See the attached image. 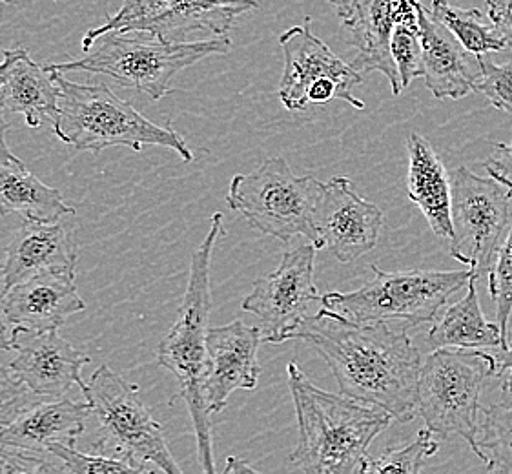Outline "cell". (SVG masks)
Returning <instances> with one entry per match:
<instances>
[{
	"instance_id": "1",
	"label": "cell",
	"mask_w": 512,
	"mask_h": 474,
	"mask_svg": "<svg viewBox=\"0 0 512 474\" xmlns=\"http://www.w3.org/2000/svg\"><path fill=\"white\" fill-rule=\"evenodd\" d=\"M292 340H301L327 361L339 391L379 407L400 423L418 416L421 356L407 330L387 321L356 323L321 309L303 321Z\"/></svg>"
},
{
	"instance_id": "2",
	"label": "cell",
	"mask_w": 512,
	"mask_h": 474,
	"mask_svg": "<svg viewBox=\"0 0 512 474\" xmlns=\"http://www.w3.org/2000/svg\"><path fill=\"white\" fill-rule=\"evenodd\" d=\"M299 442L290 464L310 474H365L369 447L394 420L387 411L323 391L297 363H288Z\"/></svg>"
},
{
	"instance_id": "3",
	"label": "cell",
	"mask_w": 512,
	"mask_h": 474,
	"mask_svg": "<svg viewBox=\"0 0 512 474\" xmlns=\"http://www.w3.org/2000/svg\"><path fill=\"white\" fill-rule=\"evenodd\" d=\"M223 234V214L216 212L210 221L208 234L192 256L190 279L179 307L177 321L157 349L159 365L172 372L179 383V394L183 396L194 423L197 458L203 471L208 474L216 473L210 420L212 414L206 407L205 398V380L208 372L206 334L210 329L212 312L210 263L214 247Z\"/></svg>"
},
{
	"instance_id": "4",
	"label": "cell",
	"mask_w": 512,
	"mask_h": 474,
	"mask_svg": "<svg viewBox=\"0 0 512 474\" xmlns=\"http://www.w3.org/2000/svg\"><path fill=\"white\" fill-rule=\"evenodd\" d=\"M55 79L61 95L53 132L75 152L99 154L112 146L141 152L144 145H154L172 150L183 161H194V152L170 124L152 123L110 86L72 83L61 72H55Z\"/></svg>"
},
{
	"instance_id": "5",
	"label": "cell",
	"mask_w": 512,
	"mask_h": 474,
	"mask_svg": "<svg viewBox=\"0 0 512 474\" xmlns=\"http://www.w3.org/2000/svg\"><path fill=\"white\" fill-rule=\"evenodd\" d=\"M232 52L228 37L168 42L146 31H108L81 59L48 64L55 72L99 73L124 88L159 101L172 92L175 75L212 55Z\"/></svg>"
},
{
	"instance_id": "6",
	"label": "cell",
	"mask_w": 512,
	"mask_h": 474,
	"mask_svg": "<svg viewBox=\"0 0 512 474\" xmlns=\"http://www.w3.org/2000/svg\"><path fill=\"white\" fill-rule=\"evenodd\" d=\"M372 279L352 292H328L321 307L356 323L403 320L434 323L452 294L469 285L472 270H403L387 272L370 265Z\"/></svg>"
},
{
	"instance_id": "7",
	"label": "cell",
	"mask_w": 512,
	"mask_h": 474,
	"mask_svg": "<svg viewBox=\"0 0 512 474\" xmlns=\"http://www.w3.org/2000/svg\"><path fill=\"white\" fill-rule=\"evenodd\" d=\"M494 376V356L482 349H436L421 363L418 416L440 436H461L476 453L483 385Z\"/></svg>"
},
{
	"instance_id": "8",
	"label": "cell",
	"mask_w": 512,
	"mask_h": 474,
	"mask_svg": "<svg viewBox=\"0 0 512 474\" xmlns=\"http://www.w3.org/2000/svg\"><path fill=\"white\" fill-rule=\"evenodd\" d=\"M319 188V179L296 176L287 161L277 155L268 157L250 174H237L228 188L226 205L267 236L285 243L305 236L319 250L314 225Z\"/></svg>"
},
{
	"instance_id": "9",
	"label": "cell",
	"mask_w": 512,
	"mask_h": 474,
	"mask_svg": "<svg viewBox=\"0 0 512 474\" xmlns=\"http://www.w3.org/2000/svg\"><path fill=\"white\" fill-rule=\"evenodd\" d=\"M82 394L99 422L101 444L97 447L101 451L123 456L141 473L181 474L166 444L163 427L144 407L137 385L103 365L93 372Z\"/></svg>"
},
{
	"instance_id": "10",
	"label": "cell",
	"mask_w": 512,
	"mask_h": 474,
	"mask_svg": "<svg viewBox=\"0 0 512 474\" xmlns=\"http://www.w3.org/2000/svg\"><path fill=\"white\" fill-rule=\"evenodd\" d=\"M451 256L487 278L512 223V188L467 166L451 174Z\"/></svg>"
},
{
	"instance_id": "11",
	"label": "cell",
	"mask_w": 512,
	"mask_h": 474,
	"mask_svg": "<svg viewBox=\"0 0 512 474\" xmlns=\"http://www.w3.org/2000/svg\"><path fill=\"white\" fill-rule=\"evenodd\" d=\"M252 10L256 0H124L115 15L84 35L82 52L108 31H146L168 42L225 37L236 19Z\"/></svg>"
},
{
	"instance_id": "12",
	"label": "cell",
	"mask_w": 512,
	"mask_h": 474,
	"mask_svg": "<svg viewBox=\"0 0 512 474\" xmlns=\"http://www.w3.org/2000/svg\"><path fill=\"white\" fill-rule=\"evenodd\" d=\"M285 68L279 83V99L290 112H303L308 104L345 101L363 110L365 103L354 95L363 77L349 62L339 59L310 30V17L279 37Z\"/></svg>"
},
{
	"instance_id": "13",
	"label": "cell",
	"mask_w": 512,
	"mask_h": 474,
	"mask_svg": "<svg viewBox=\"0 0 512 474\" xmlns=\"http://www.w3.org/2000/svg\"><path fill=\"white\" fill-rule=\"evenodd\" d=\"M316 250L308 243L285 252L276 270L257 279L243 299L241 309L259 320L263 341H292L297 327L312 316V305L321 303L314 281Z\"/></svg>"
},
{
	"instance_id": "14",
	"label": "cell",
	"mask_w": 512,
	"mask_h": 474,
	"mask_svg": "<svg viewBox=\"0 0 512 474\" xmlns=\"http://www.w3.org/2000/svg\"><path fill=\"white\" fill-rule=\"evenodd\" d=\"M383 223V210L359 196L347 177L321 183L314 225L321 248L327 247L339 263H350L374 250Z\"/></svg>"
},
{
	"instance_id": "15",
	"label": "cell",
	"mask_w": 512,
	"mask_h": 474,
	"mask_svg": "<svg viewBox=\"0 0 512 474\" xmlns=\"http://www.w3.org/2000/svg\"><path fill=\"white\" fill-rule=\"evenodd\" d=\"M10 369L26 387L41 398H64L73 387L82 392V369L90 363L86 352L73 347L57 330L13 327Z\"/></svg>"
},
{
	"instance_id": "16",
	"label": "cell",
	"mask_w": 512,
	"mask_h": 474,
	"mask_svg": "<svg viewBox=\"0 0 512 474\" xmlns=\"http://www.w3.org/2000/svg\"><path fill=\"white\" fill-rule=\"evenodd\" d=\"M261 341V329L243 320L208 329L205 398L210 414L221 413L232 392L256 389L261 374L257 361Z\"/></svg>"
},
{
	"instance_id": "17",
	"label": "cell",
	"mask_w": 512,
	"mask_h": 474,
	"mask_svg": "<svg viewBox=\"0 0 512 474\" xmlns=\"http://www.w3.org/2000/svg\"><path fill=\"white\" fill-rule=\"evenodd\" d=\"M86 310L77 292L75 268H57L24 279L4 296V316L11 327L57 330L73 314Z\"/></svg>"
},
{
	"instance_id": "18",
	"label": "cell",
	"mask_w": 512,
	"mask_h": 474,
	"mask_svg": "<svg viewBox=\"0 0 512 474\" xmlns=\"http://www.w3.org/2000/svg\"><path fill=\"white\" fill-rule=\"evenodd\" d=\"M345 41L356 50L352 66L387 77L392 93L403 92L400 73L390 52L392 31L398 22V0H341L336 6Z\"/></svg>"
},
{
	"instance_id": "19",
	"label": "cell",
	"mask_w": 512,
	"mask_h": 474,
	"mask_svg": "<svg viewBox=\"0 0 512 474\" xmlns=\"http://www.w3.org/2000/svg\"><path fill=\"white\" fill-rule=\"evenodd\" d=\"M72 217V216H70ZM24 221L6 248L0 274L6 292L24 279L57 268H77V236L70 221Z\"/></svg>"
},
{
	"instance_id": "20",
	"label": "cell",
	"mask_w": 512,
	"mask_h": 474,
	"mask_svg": "<svg viewBox=\"0 0 512 474\" xmlns=\"http://www.w3.org/2000/svg\"><path fill=\"white\" fill-rule=\"evenodd\" d=\"M92 414L90 403L68 398H41L28 405L10 425L0 429V444L17 447L28 453L53 456L55 444L75 445L86 431Z\"/></svg>"
},
{
	"instance_id": "21",
	"label": "cell",
	"mask_w": 512,
	"mask_h": 474,
	"mask_svg": "<svg viewBox=\"0 0 512 474\" xmlns=\"http://www.w3.org/2000/svg\"><path fill=\"white\" fill-rule=\"evenodd\" d=\"M423 79L436 99H463L480 79L478 57H472L451 31L420 8Z\"/></svg>"
},
{
	"instance_id": "22",
	"label": "cell",
	"mask_w": 512,
	"mask_h": 474,
	"mask_svg": "<svg viewBox=\"0 0 512 474\" xmlns=\"http://www.w3.org/2000/svg\"><path fill=\"white\" fill-rule=\"evenodd\" d=\"M4 57L10 61V66L0 95V106L24 115L30 128L55 123L59 117L61 95L55 72L48 68V64L31 61L30 53L24 48L6 50Z\"/></svg>"
},
{
	"instance_id": "23",
	"label": "cell",
	"mask_w": 512,
	"mask_h": 474,
	"mask_svg": "<svg viewBox=\"0 0 512 474\" xmlns=\"http://www.w3.org/2000/svg\"><path fill=\"white\" fill-rule=\"evenodd\" d=\"M409 150V199L420 208L429 227L441 241H452L451 176L441 163L440 155L429 139L412 132L407 139Z\"/></svg>"
},
{
	"instance_id": "24",
	"label": "cell",
	"mask_w": 512,
	"mask_h": 474,
	"mask_svg": "<svg viewBox=\"0 0 512 474\" xmlns=\"http://www.w3.org/2000/svg\"><path fill=\"white\" fill-rule=\"evenodd\" d=\"M478 278L472 276L467 285V294L445 310L443 318L432 325L427 343L432 351L436 349H505L507 340L503 338L502 327L485 320L478 290Z\"/></svg>"
},
{
	"instance_id": "25",
	"label": "cell",
	"mask_w": 512,
	"mask_h": 474,
	"mask_svg": "<svg viewBox=\"0 0 512 474\" xmlns=\"http://www.w3.org/2000/svg\"><path fill=\"white\" fill-rule=\"evenodd\" d=\"M19 216L28 221L52 223L75 214L62 201L61 192L33 176L22 161L0 163V216Z\"/></svg>"
},
{
	"instance_id": "26",
	"label": "cell",
	"mask_w": 512,
	"mask_h": 474,
	"mask_svg": "<svg viewBox=\"0 0 512 474\" xmlns=\"http://www.w3.org/2000/svg\"><path fill=\"white\" fill-rule=\"evenodd\" d=\"M476 456L492 473H512V391L480 411Z\"/></svg>"
},
{
	"instance_id": "27",
	"label": "cell",
	"mask_w": 512,
	"mask_h": 474,
	"mask_svg": "<svg viewBox=\"0 0 512 474\" xmlns=\"http://www.w3.org/2000/svg\"><path fill=\"white\" fill-rule=\"evenodd\" d=\"M429 13L434 21L451 31L461 46L472 55L502 52L507 48V42L494 28V24L485 21L482 11L476 8L461 10L447 0H432Z\"/></svg>"
},
{
	"instance_id": "28",
	"label": "cell",
	"mask_w": 512,
	"mask_h": 474,
	"mask_svg": "<svg viewBox=\"0 0 512 474\" xmlns=\"http://www.w3.org/2000/svg\"><path fill=\"white\" fill-rule=\"evenodd\" d=\"M440 442L431 429H421L416 440L405 447H390L379 458H369L365 474H418L425 469L427 460L438 453Z\"/></svg>"
},
{
	"instance_id": "29",
	"label": "cell",
	"mask_w": 512,
	"mask_h": 474,
	"mask_svg": "<svg viewBox=\"0 0 512 474\" xmlns=\"http://www.w3.org/2000/svg\"><path fill=\"white\" fill-rule=\"evenodd\" d=\"M421 8V6H420ZM390 52L400 73L401 86L407 88L414 79L423 77V44H421L420 13L412 19L396 22Z\"/></svg>"
},
{
	"instance_id": "30",
	"label": "cell",
	"mask_w": 512,
	"mask_h": 474,
	"mask_svg": "<svg viewBox=\"0 0 512 474\" xmlns=\"http://www.w3.org/2000/svg\"><path fill=\"white\" fill-rule=\"evenodd\" d=\"M50 453L59 460L62 473L73 474H106V473H141L134 464H130L123 456L112 454H84L73 445L55 444Z\"/></svg>"
},
{
	"instance_id": "31",
	"label": "cell",
	"mask_w": 512,
	"mask_h": 474,
	"mask_svg": "<svg viewBox=\"0 0 512 474\" xmlns=\"http://www.w3.org/2000/svg\"><path fill=\"white\" fill-rule=\"evenodd\" d=\"M487 278L489 294L496 303V321L502 327L503 338L507 340L509 318L512 314V223Z\"/></svg>"
},
{
	"instance_id": "32",
	"label": "cell",
	"mask_w": 512,
	"mask_h": 474,
	"mask_svg": "<svg viewBox=\"0 0 512 474\" xmlns=\"http://www.w3.org/2000/svg\"><path fill=\"white\" fill-rule=\"evenodd\" d=\"M476 57L480 64V79L474 92L483 95L496 110L512 115V62L496 64L487 53Z\"/></svg>"
},
{
	"instance_id": "33",
	"label": "cell",
	"mask_w": 512,
	"mask_h": 474,
	"mask_svg": "<svg viewBox=\"0 0 512 474\" xmlns=\"http://www.w3.org/2000/svg\"><path fill=\"white\" fill-rule=\"evenodd\" d=\"M39 398L41 396L26 387L11 369L8 371L0 365V429L10 425L28 405Z\"/></svg>"
},
{
	"instance_id": "34",
	"label": "cell",
	"mask_w": 512,
	"mask_h": 474,
	"mask_svg": "<svg viewBox=\"0 0 512 474\" xmlns=\"http://www.w3.org/2000/svg\"><path fill=\"white\" fill-rule=\"evenodd\" d=\"M6 473H62V469L55 456L28 453L17 447L0 444V474Z\"/></svg>"
},
{
	"instance_id": "35",
	"label": "cell",
	"mask_w": 512,
	"mask_h": 474,
	"mask_svg": "<svg viewBox=\"0 0 512 474\" xmlns=\"http://www.w3.org/2000/svg\"><path fill=\"white\" fill-rule=\"evenodd\" d=\"M492 154L483 165L489 176L512 188V143H491Z\"/></svg>"
},
{
	"instance_id": "36",
	"label": "cell",
	"mask_w": 512,
	"mask_h": 474,
	"mask_svg": "<svg viewBox=\"0 0 512 474\" xmlns=\"http://www.w3.org/2000/svg\"><path fill=\"white\" fill-rule=\"evenodd\" d=\"M485 4L494 28L512 50V0H485Z\"/></svg>"
},
{
	"instance_id": "37",
	"label": "cell",
	"mask_w": 512,
	"mask_h": 474,
	"mask_svg": "<svg viewBox=\"0 0 512 474\" xmlns=\"http://www.w3.org/2000/svg\"><path fill=\"white\" fill-rule=\"evenodd\" d=\"M492 356H494V376L498 378L505 376L503 389L512 391V343L505 349H494Z\"/></svg>"
},
{
	"instance_id": "38",
	"label": "cell",
	"mask_w": 512,
	"mask_h": 474,
	"mask_svg": "<svg viewBox=\"0 0 512 474\" xmlns=\"http://www.w3.org/2000/svg\"><path fill=\"white\" fill-rule=\"evenodd\" d=\"M4 296H6V287L2 283V274H0V349L11 351V332L8 329L10 325L4 316Z\"/></svg>"
},
{
	"instance_id": "39",
	"label": "cell",
	"mask_w": 512,
	"mask_h": 474,
	"mask_svg": "<svg viewBox=\"0 0 512 474\" xmlns=\"http://www.w3.org/2000/svg\"><path fill=\"white\" fill-rule=\"evenodd\" d=\"M10 130V123L4 117V108H0V163H15L21 161L15 154H11L10 146L6 143V134Z\"/></svg>"
},
{
	"instance_id": "40",
	"label": "cell",
	"mask_w": 512,
	"mask_h": 474,
	"mask_svg": "<svg viewBox=\"0 0 512 474\" xmlns=\"http://www.w3.org/2000/svg\"><path fill=\"white\" fill-rule=\"evenodd\" d=\"M225 473H256V469L252 465L246 464L245 460L236 458V456H230L226 460Z\"/></svg>"
},
{
	"instance_id": "41",
	"label": "cell",
	"mask_w": 512,
	"mask_h": 474,
	"mask_svg": "<svg viewBox=\"0 0 512 474\" xmlns=\"http://www.w3.org/2000/svg\"><path fill=\"white\" fill-rule=\"evenodd\" d=\"M8 66H10V61L4 57V61L0 62V95H2V88H4V83H6ZM0 108H2V106H0Z\"/></svg>"
},
{
	"instance_id": "42",
	"label": "cell",
	"mask_w": 512,
	"mask_h": 474,
	"mask_svg": "<svg viewBox=\"0 0 512 474\" xmlns=\"http://www.w3.org/2000/svg\"><path fill=\"white\" fill-rule=\"evenodd\" d=\"M8 4H13V0H0V15H2V8Z\"/></svg>"
}]
</instances>
